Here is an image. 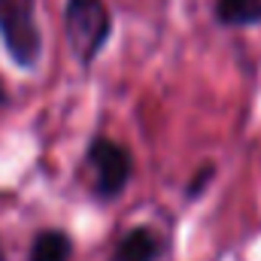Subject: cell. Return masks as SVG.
I'll list each match as a JSON object with an SVG mask.
<instances>
[{
	"label": "cell",
	"instance_id": "cell-3",
	"mask_svg": "<svg viewBox=\"0 0 261 261\" xmlns=\"http://www.w3.org/2000/svg\"><path fill=\"white\" fill-rule=\"evenodd\" d=\"M85 170L91 176V192L97 200H116L128 189L130 173H134V158L130 152L116 143L113 137H91L85 149Z\"/></svg>",
	"mask_w": 261,
	"mask_h": 261
},
{
	"label": "cell",
	"instance_id": "cell-7",
	"mask_svg": "<svg viewBox=\"0 0 261 261\" xmlns=\"http://www.w3.org/2000/svg\"><path fill=\"white\" fill-rule=\"evenodd\" d=\"M216 179V164H200L197 167V173L192 176V182L186 186V195H189V200H195V197H200L206 189H210V182Z\"/></svg>",
	"mask_w": 261,
	"mask_h": 261
},
{
	"label": "cell",
	"instance_id": "cell-2",
	"mask_svg": "<svg viewBox=\"0 0 261 261\" xmlns=\"http://www.w3.org/2000/svg\"><path fill=\"white\" fill-rule=\"evenodd\" d=\"M0 40L18 70H37L43 61V28L37 0H0Z\"/></svg>",
	"mask_w": 261,
	"mask_h": 261
},
{
	"label": "cell",
	"instance_id": "cell-5",
	"mask_svg": "<svg viewBox=\"0 0 261 261\" xmlns=\"http://www.w3.org/2000/svg\"><path fill=\"white\" fill-rule=\"evenodd\" d=\"M213 15L222 28H261V0H213Z\"/></svg>",
	"mask_w": 261,
	"mask_h": 261
},
{
	"label": "cell",
	"instance_id": "cell-8",
	"mask_svg": "<svg viewBox=\"0 0 261 261\" xmlns=\"http://www.w3.org/2000/svg\"><path fill=\"white\" fill-rule=\"evenodd\" d=\"M6 100H9V94H6V85H3V79H0V107H6Z\"/></svg>",
	"mask_w": 261,
	"mask_h": 261
},
{
	"label": "cell",
	"instance_id": "cell-1",
	"mask_svg": "<svg viewBox=\"0 0 261 261\" xmlns=\"http://www.w3.org/2000/svg\"><path fill=\"white\" fill-rule=\"evenodd\" d=\"M64 34L76 64L88 70L113 37V9L107 0H67Z\"/></svg>",
	"mask_w": 261,
	"mask_h": 261
},
{
	"label": "cell",
	"instance_id": "cell-6",
	"mask_svg": "<svg viewBox=\"0 0 261 261\" xmlns=\"http://www.w3.org/2000/svg\"><path fill=\"white\" fill-rule=\"evenodd\" d=\"M73 258V240L61 228H43L34 234L28 261H70Z\"/></svg>",
	"mask_w": 261,
	"mask_h": 261
},
{
	"label": "cell",
	"instance_id": "cell-9",
	"mask_svg": "<svg viewBox=\"0 0 261 261\" xmlns=\"http://www.w3.org/2000/svg\"><path fill=\"white\" fill-rule=\"evenodd\" d=\"M0 261H6V252H3V243H0Z\"/></svg>",
	"mask_w": 261,
	"mask_h": 261
},
{
	"label": "cell",
	"instance_id": "cell-4",
	"mask_svg": "<svg viewBox=\"0 0 261 261\" xmlns=\"http://www.w3.org/2000/svg\"><path fill=\"white\" fill-rule=\"evenodd\" d=\"M164 249L167 246L158 231H152L149 225H137L116 240L110 261H161Z\"/></svg>",
	"mask_w": 261,
	"mask_h": 261
}]
</instances>
